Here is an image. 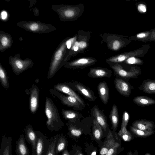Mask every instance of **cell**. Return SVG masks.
Wrapping results in <instances>:
<instances>
[{
	"label": "cell",
	"instance_id": "obj_38",
	"mask_svg": "<svg viewBox=\"0 0 155 155\" xmlns=\"http://www.w3.org/2000/svg\"><path fill=\"white\" fill-rule=\"evenodd\" d=\"M120 46V43L118 41H115L113 44V48L114 50H117L119 48Z\"/></svg>",
	"mask_w": 155,
	"mask_h": 155
},
{
	"label": "cell",
	"instance_id": "obj_23",
	"mask_svg": "<svg viewBox=\"0 0 155 155\" xmlns=\"http://www.w3.org/2000/svg\"><path fill=\"white\" fill-rule=\"evenodd\" d=\"M134 103L138 106L145 107L155 104V100L144 96L136 97L133 99Z\"/></svg>",
	"mask_w": 155,
	"mask_h": 155
},
{
	"label": "cell",
	"instance_id": "obj_29",
	"mask_svg": "<svg viewBox=\"0 0 155 155\" xmlns=\"http://www.w3.org/2000/svg\"><path fill=\"white\" fill-rule=\"evenodd\" d=\"M0 80L2 86L6 89L9 87L8 78L6 71L0 63Z\"/></svg>",
	"mask_w": 155,
	"mask_h": 155
},
{
	"label": "cell",
	"instance_id": "obj_30",
	"mask_svg": "<svg viewBox=\"0 0 155 155\" xmlns=\"http://www.w3.org/2000/svg\"><path fill=\"white\" fill-rule=\"evenodd\" d=\"M59 135L57 134L50 138V146L46 155H55V148Z\"/></svg>",
	"mask_w": 155,
	"mask_h": 155
},
{
	"label": "cell",
	"instance_id": "obj_12",
	"mask_svg": "<svg viewBox=\"0 0 155 155\" xmlns=\"http://www.w3.org/2000/svg\"><path fill=\"white\" fill-rule=\"evenodd\" d=\"M91 114L104 130H106L107 127L106 117L97 106H94L91 110Z\"/></svg>",
	"mask_w": 155,
	"mask_h": 155
},
{
	"label": "cell",
	"instance_id": "obj_8",
	"mask_svg": "<svg viewBox=\"0 0 155 155\" xmlns=\"http://www.w3.org/2000/svg\"><path fill=\"white\" fill-rule=\"evenodd\" d=\"M66 83L88 101H94L96 100L97 97L95 96L94 92L82 84L75 81H71Z\"/></svg>",
	"mask_w": 155,
	"mask_h": 155
},
{
	"label": "cell",
	"instance_id": "obj_22",
	"mask_svg": "<svg viewBox=\"0 0 155 155\" xmlns=\"http://www.w3.org/2000/svg\"><path fill=\"white\" fill-rule=\"evenodd\" d=\"M116 142L113 135L110 130L106 141L104 142L100 150V155L105 154L114 145Z\"/></svg>",
	"mask_w": 155,
	"mask_h": 155
},
{
	"label": "cell",
	"instance_id": "obj_24",
	"mask_svg": "<svg viewBox=\"0 0 155 155\" xmlns=\"http://www.w3.org/2000/svg\"><path fill=\"white\" fill-rule=\"evenodd\" d=\"M109 118L111 121L113 130L115 131L118 127L119 115L117 107L115 104H113L111 110Z\"/></svg>",
	"mask_w": 155,
	"mask_h": 155
},
{
	"label": "cell",
	"instance_id": "obj_45",
	"mask_svg": "<svg viewBox=\"0 0 155 155\" xmlns=\"http://www.w3.org/2000/svg\"><path fill=\"white\" fill-rule=\"evenodd\" d=\"M74 155H84L83 153L78 150H77Z\"/></svg>",
	"mask_w": 155,
	"mask_h": 155
},
{
	"label": "cell",
	"instance_id": "obj_39",
	"mask_svg": "<svg viewBox=\"0 0 155 155\" xmlns=\"http://www.w3.org/2000/svg\"><path fill=\"white\" fill-rule=\"evenodd\" d=\"M87 46L86 43L84 41H81L79 42V47L83 48L86 47Z\"/></svg>",
	"mask_w": 155,
	"mask_h": 155
},
{
	"label": "cell",
	"instance_id": "obj_2",
	"mask_svg": "<svg viewBox=\"0 0 155 155\" xmlns=\"http://www.w3.org/2000/svg\"><path fill=\"white\" fill-rule=\"evenodd\" d=\"M66 40L64 41L58 45L54 51L52 56L48 71L47 78L53 77L63 65L64 56L66 48Z\"/></svg>",
	"mask_w": 155,
	"mask_h": 155
},
{
	"label": "cell",
	"instance_id": "obj_5",
	"mask_svg": "<svg viewBox=\"0 0 155 155\" xmlns=\"http://www.w3.org/2000/svg\"><path fill=\"white\" fill-rule=\"evenodd\" d=\"M51 94L56 96L61 101L62 104L69 107H72L75 109L81 110L85 106L81 104L74 97L70 96H65L54 89H50Z\"/></svg>",
	"mask_w": 155,
	"mask_h": 155
},
{
	"label": "cell",
	"instance_id": "obj_36",
	"mask_svg": "<svg viewBox=\"0 0 155 155\" xmlns=\"http://www.w3.org/2000/svg\"><path fill=\"white\" fill-rule=\"evenodd\" d=\"M139 11L141 12H145L147 11L146 6L144 4H140L137 7Z\"/></svg>",
	"mask_w": 155,
	"mask_h": 155
},
{
	"label": "cell",
	"instance_id": "obj_32",
	"mask_svg": "<svg viewBox=\"0 0 155 155\" xmlns=\"http://www.w3.org/2000/svg\"><path fill=\"white\" fill-rule=\"evenodd\" d=\"M130 119L129 113L126 111H124L123 114L121 127H127Z\"/></svg>",
	"mask_w": 155,
	"mask_h": 155
},
{
	"label": "cell",
	"instance_id": "obj_42",
	"mask_svg": "<svg viewBox=\"0 0 155 155\" xmlns=\"http://www.w3.org/2000/svg\"><path fill=\"white\" fill-rule=\"evenodd\" d=\"M79 48V42H76L74 44L73 47V49L75 51H77L78 49Z\"/></svg>",
	"mask_w": 155,
	"mask_h": 155
},
{
	"label": "cell",
	"instance_id": "obj_47",
	"mask_svg": "<svg viewBox=\"0 0 155 155\" xmlns=\"http://www.w3.org/2000/svg\"><path fill=\"white\" fill-rule=\"evenodd\" d=\"M144 155H151L149 153H147Z\"/></svg>",
	"mask_w": 155,
	"mask_h": 155
},
{
	"label": "cell",
	"instance_id": "obj_21",
	"mask_svg": "<svg viewBox=\"0 0 155 155\" xmlns=\"http://www.w3.org/2000/svg\"><path fill=\"white\" fill-rule=\"evenodd\" d=\"M138 89L147 94H155V79H147L143 80Z\"/></svg>",
	"mask_w": 155,
	"mask_h": 155
},
{
	"label": "cell",
	"instance_id": "obj_40",
	"mask_svg": "<svg viewBox=\"0 0 155 155\" xmlns=\"http://www.w3.org/2000/svg\"><path fill=\"white\" fill-rule=\"evenodd\" d=\"M1 16L3 20L5 19L7 17V13L5 11H2L1 14Z\"/></svg>",
	"mask_w": 155,
	"mask_h": 155
},
{
	"label": "cell",
	"instance_id": "obj_13",
	"mask_svg": "<svg viewBox=\"0 0 155 155\" xmlns=\"http://www.w3.org/2000/svg\"><path fill=\"white\" fill-rule=\"evenodd\" d=\"M132 126L141 130L152 131H154L155 124L153 121L144 119L134 121Z\"/></svg>",
	"mask_w": 155,
	"mask_h": 155
},
{
	"label": "cell",
	"instance_id": "obj_17",
	"mask_svg": "<svg viewBox=\"0 0 155 155\" xmlns=\"http://www.w3.org/2000/svg\"><path fill=\"white\" fill-rule=\"evenodd\" d=\"M15 153L18 155H29V151L26 144L24 136L21 135L16 142Z\"/></svg>",
	"mask_w": 155,
	"mask_h": 155
},
{
	"label": "cell",
	"instance_id": "obj_16",
	"mask_svg": "<svg viewBox=\"0 0 155 155\" xmlns=\"http://www.w3.org/2000/svg\"><path fill=\"white\" fill-rule=\"evenodd\" d=\"M12 141L11 137L4 135L2 136L0 149V155H12Z\"/></svg>",
	"mask_w": 155,
	"mask_h": 155
},
{
	"label": "cell",
	"instance_id": "obj_6",
	"mask_svg": "<svg viewBox=\"0 0 155 155\" xmlns=\"http://www.w3.org/2000/svg\"><path fill=\"white\" fill-rule=\"evenodd\" d=\"M111 68L114 71V74L117 77L122 79H137L138 78V75L141 73V71L134 67L132 68L129 71H126L118 64L112 66Z\"/></svg>",
	"mask_w": 155,
	"mask_h": 155
},
{
	"label": "cell",
	"instance_id": "obj_7",
	"mask_svg": "<svg viewBox=\"0 0 155 155\" xmlns=\"http://www.w3.org/2000/svg\"><path fill=\"white\" fill-rule=\"evenodd\" d=\"M35 131L37 139L35 155H46L50 146V138H48L40 131Z\"/></svg>",
	"mask_w": 155,
	"mask_h": 155
},
{
	"label": "cell",
	"instance_id": "obj_31",
	"mask_svg": "<svg viewBox=\"0 0 155 155\" xmlns=\"http://www.w3.org/2000/svg\"><path fill=\"white\" fill-rule=\"evenodd\" d=\"M69 130L70 134L74 137H78L82 134V131L80 130L71 125H69Z\"/></svg>",
	"mask_w": 155,
	"mask_h": 155
},
{
	"label": "cell",
	"instance_id": "obj_33",
	"mask_svg": "<svg viewBox=\"0 0 155 155\" xmlns=\"http://www.w3.org/2000/svg\"><path fill=\"white\" fill-rule=\"evenodd\" d=\"M124 141L129 142L134 139L135 137L129 131L128 132L119 135Z\"/></svg>",
	"mask_w": 155,
	"mask_h": 155
},
{
	"label": "cell",
	"instance_id": "obj_4",
	"mask_svg": "<svg viewBox=\"0 0 155 155\" xmlns=\"http://www.w3.org/2000/svg\"><path fill=\"white\" fill-rule=\"evenodd\" d=\"M8 61L13 72L16 75H18L28 69L32 68L34 64L33 61L29 58L21 59L19 53L10 56Z\"/></svg>",
	"mask_w": 155,
	"mask_h": 155
},
{
	"label": "cell",
	"instance_id": "obj_46",
	"mask_svg": "<svg viewBox=\"0 0 155 155\" xmlns=\"http://www.w3.org/2000/svg\"><path fill=\"white\" fill-rule=\"evenodd\" d=\"M91 155H96V151H93L91 153Z\"/></svg>",
	"mask_w": 155,
	"mask_h": 155
},
{
	"label": "cell",
	"instance_id": "obj_11",
	"mask_svg": "<svg viewBox=\"0 0 155 155\" xmlns=\"http://www.w3.org/2000/svg\"><path fill=\"white\" fill-rule=\"evenodd\" d=\"M26 140L30 144L32 148V155H35L37 141V135L35 131L30 125H28L24 129Z\"/></svg>",
	"mask_w": 155,
	"mask_h": 155
},
{
	"label": "cell",
	"instance_id": "obj_44",
	"mask_svg": "<svg viewBox=\"0 0 155 155\" xmlns=\"http://www.w3.org/2000/svg\"><path fill=\"white\" fill-rule=\"evenodd\" d=\"M61 155H70V154L67 150L65 149L63 151Z\"/></svg>",
	"mask_w": 155,
	"mask_h": 155
},
{
	"label": "cell",
	"instance_id": "obj_41",
	"mask_svg": "<svg viewBox=\"0 0 155 155\" xmlns=\"http://www.w3.org/2000/svg\"><path fill=\"white\" fill-rule=\"evenodd\" d=\"M127 155H139L138 151L137 150H135L133 153L131 150L127 152Z\"/></svg>",
	"mask_w": 155,
	"mask_h": 155
},
{
	"label": "cell",
	"instance_id": "obj_27",
	"mask_svg": "<svg viewBox=\"0 0 155 155\" xmlns=\"http://www.w3.org/2000/svg\"><path fill=\"white\" fill-rule=\"evenodd\" d=\"M63 117L70 121L76 120L81 116L79 113L75 111L62 109L61 111Z\"/></svg>",
	"mask_w": 155,
	"mask_h": 155
},
{
	"label": "cell",
	"instance_id": "obj_15",
	"mask_svg": "<svg viewBox=\"0 0 155 155\" xmlns=\"http://www.w3.org/2000/svg\"><path fill=\"white\" fill-rule=\"evenodd\" d=\"M39 90L37 86L34 84L30 89V109L31 113H35L38 107Z\"/></svg>",
	"mask_w": 155,
	"mask_h": 155
},
{
	"label": "cell",
	"instance_id": "obj_1",
	"mask_svg": "<svg viewBox=\"0 0 155 155\" xmlns=\"http://www.w3.org/2000/svg\"><path fill=\"white\" fill-rule=\"evenodd\" d=\"M45 113L47 117L46 126L51 131H57L63 125L58 113V110L52 101L46 97L45 104Z\"/></svg>",
	"mask_w": 155,
	"mask_h": 155
},
{
	"label": "cell",
	"instance_id": "obj_18",
	"mask_svg": "<svg viewBox=\"0 0 155 155\" xmlns=\"http://www.w3.org/2000/svg\"><path fill=\"white\" fill-rule=\"evenodd\" d=\"M97 90L99 96L104 104L108 102L109 98V91L108 87L105 81L100 82L97 86Z\"/></svg>",
	"mask_w": 155,
	"mask_h": 155
},
{
	"label": "cell",
	"instance_id": "obj_34",
	"mask_svg": "<svg viewBox=\"0 0 155 155\" xmlns=\"http://www.w3.org/2000/svg\"><path fill=\"white\" fill-rule=\"evenodd\" d=\"M120 146V144L116 142L114 145L110 149L107 153L104 155H115L117 150V149Z\"/></svg>",
	"mask_w": 155,
	"mask_h": 155
},
{
	"label": "cell",
	"instance_id": "obj_25",
	"mask_svg": "<svg viewBox=\"0 0 155 155\" xmlns=\"http://www.w3.org/2000/svg\"><path fill=\"white\" fill-rule=\"evenodd\" d=\"M130 133L136 137L145 138L153 134L155 131H147L140 130L133 127L132 125L130 126Z\"/></svg>",
	"mask_w": 155,
	"mask_h": 155
},
{
	"label": "cell",
	"instance_id": "obj_35",
	"mask_svg": "<svg viewBox=\"0 0 155 155\" xmlns=\"http://www.w3.org/2000/svg\"><path fill=\"white\" fill-rule=\"evenodd\" d=\"M129 64H140L141 61L134 57H131L128 58L126 61Z\"/></svg>",
	"mask_w": 155,
	"mask_h": 155
},
{
	"label": "cell",
	"instance_id": "obj_10",
	"mask_svg": "<svg viewBox=\"0 0 155 155\" xmlns=\"http://www.w3.org/2000/svg\"><path fill=\"white\" fill-rule=\"evenodd\" d=\"M53 89L75 97L81 104L85 106L84 102L82 99L66 83L58 84L54 86Z\"/></svg>",
	"mask_w": 155,
	"mask_h": 155
},
{
	"label": "cell",
	"instance_id": "obj_9",
	"mask_svg": "<svg viewBox=\"0 0 155 155\" xmlns=\"http://www.w3.org/2000/svg\"><path fill=\"white\" fill-rule=\"evenodd\" d=\"M114 83L117 91L121 95L125 97H129L134 89V87L129 82L119 77L115 79Z\"/></svg>",
	"mask_w": 155,
	"mask_h": 155
},
{
	"label": "cell",
	"instance_id": "obj_26",
	"mask_svg": "<svg viewBox=\"0 0 155 155\" xmlns=\"http://www.w3.org/2000/svg\"><path fill=\"white\" fill-rule=\"evenodd\" d=\"M67 140L63 134L59 135L55 148V155L58 154L65 149Z\"/></svg>",
	"mask_w": 155,
	"mask_h": 155
},
{
	"label": "cell",
	"instance_id": "obj_43",
	"mask_svg": "<svg viewBox=\"0 0 155 155\" xmlns=\"http://www.w3.org/2000/svg\"><path fill=\"white\" fill-rule=\"evenodd\" d=\"M146 35L145 33H142L137 35V37L138 38H143L145 37Z\"/></svg>",
	"mask_w": 155,
	"mask_h": 155
},
{
	"label": "cell",
	"instance_id": "obj_20",
	"mask_svg": "<svg viewBox=\"0 0 155 155\" xmlns=\"http://www.w3.org/2000/svg\"><path fill=\"white\" fill-rule=\"evenodd\" d=\"M94 61L86 58H82L64 65L65 67L70 68H79L87 66L92 64Z\"/></svg>",
	"mask_w": 155,
	"mask_h": 155
},
{
	"label": "cell",
	"instance_id": "obj_37",
	"mask_svg": "<svg viewBox=\"0 0 155 155\" xmlns=\"http://www.w3.org/2000/svg\"><path fill=\"white\" fill-rule=\"evenodd\" d=\"M75 39V37H74L71 38L69 39L66 41V45L67 48L68 49H70L72 44L73 43Z\"/></svg>",
	"mask_w": 155,
	"mask_h": 155
},
{
	"label": "cell",
	"instance_id": "obj_19",
	"mask_svg": "<svg viewBox=\"0 0 155 155\" xmlns=\"http://www.w3.org/2000/svg\"><path fill=\"white\" fill-rule=\"evenodd\" d=\"M112 72L110 70L99 68L91 69L87 76L94 78L107 77L110 78L111 76Z\"/></svg>",
	"mask_w": 155,
	"mask_h": 155
},
{
	"label": "cell",
	"instance_id": "obj_14",
	"mask_svg": "<svg viewBox=\"0 0 155 155\" xmlns=\"http://www.w3.org/2000/svg\"><path fill=\"white\" fill-rule=\"evenodd\" d=\"M13 43L12 37L11 35L0 30V51L3 52L10 48Z\"/></svg>",
	"mask_w": 155,
	"mask_h": 155
},
{
	"label": "cell",
	"instance_id": "obj_28",
	"mask_svg": "<svg viewBox=\"0 0 155 155\" xmlns=\"http://www.w3.org/2000/svg\"><path fill=\"white\" fill-rule=\"evenodd\" d=\"M93 134L95 139L100 140L103 135L102 128L95 119L93 120Z\"/></svg>",
	"mask_w": 155,
	"mask_h": 155
},
{
	"label": "cell",
	"instance_id": "obj_3",
	"mask_svg": "<svg viewBox=\"0 0 155 155\" xmlns=\"http://www.w3.org/2000/svg\"><path fill=\"white\" fill-rule=\"evenodd\" d=\"M17 25L28 31L39 34H46L56 30L53 25L39 21H22L18 22Z\"/></svg>",
	"mask_w": 155,
	"mask_h": 155
}]
</instances>
